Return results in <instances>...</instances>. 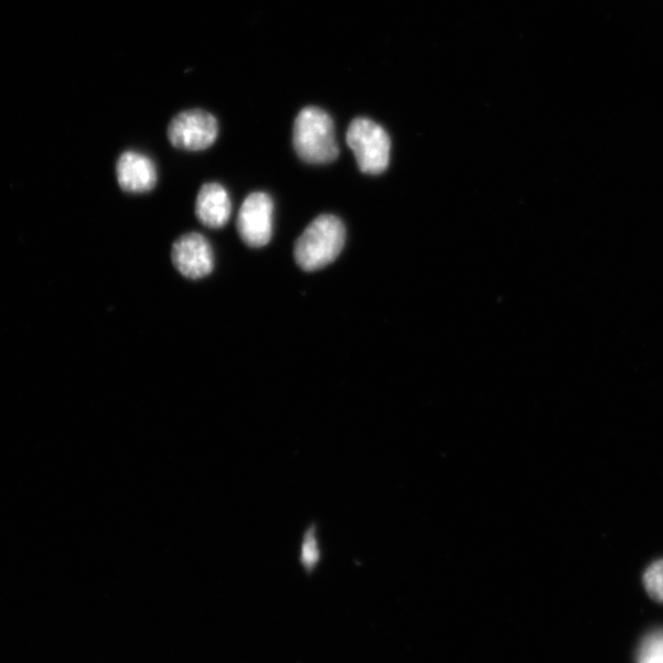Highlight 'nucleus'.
Returning a JSON list of instances; mask_svg holds the SVG:
<instances>
[{
  "instance_id": "nucleus-1",
  "label": "nucleus",
  "mask_w": 663,
  "mask_h": 663,
  "mask_svg": "<svg viewBox=\"0 0 663 663\" xmlns=\"http://www.w3.org/2000/svg\"><path fill=\"white\" fill-rule=\"evenodd\" d=\"M346 228L337 217L316 218L294 249L295 261L302 270L315 272L334 262L345 248Z\"/></svg>"
},
{
  "instance_id": "nucleus-2",
  "label": "nucleus",
  "mask_w": 663,
  "mask_h": 663,
  "mask_svg": "<svg viewBox=\"0 0 663 663\" xmlns=\"http://www.w3.org/2000/svg\"><path fill=\"white\" fill-rule=\"evenodd\" d=\"M293 143L296 154L307 164H328L338 156L334 122L317 107H306L297 115Z\"/></svg>"
},
{
  "instance_id": "nucleus-3",
  "label": "nucleus",
  "mask_w": 663,
  "mask_h": 663,
  "mask_svg": "<svg viewBox=\"0 0 663 663\" xmlns=\"http://www.w3.org/2000/svg\"><path fill=\"white\" fill-rule=\"evenodd\" d=\"M347 143L363 174L379 175L388 169L390 137L378 123L368 119L352 121L348 128Z\"/></svg>"
},
{
  "instance_id": "nucleus-4",
  "label": "nucleus",
  "mask_w": 663,
  "mask_h": 663,
  "mask_svg": "<svg viewBox=\"0 0 663 663\" xmlns=\"http://www.w3.org/2000/svg\"><path fill=\"white\" fill-rule=\"evenodd\" d=\"M219 124L216 117L203 110L181 112L171 121L167 137L171 144L182 151H206L216 143Z\"/></svg>"
},
{
  "instance_id": "nucleus-5",
  "label": "nucleus",
  "mask_w": 663,
  "mask_h": 663,
  "mask_svg": "<svg viewBox=\"0 0 663 663\" xmlns=\"http://www.w3.org/2000/svg\"><path fill=\"white\" fill-rule=\"evenodd\" d=\"M274 203L264 192H253L246 197L239 211L237 228L241 240L249 248L260 249L269 244L273 235Z\"/></svg>"
},
{
  "instance_id": "nucleus-6",
  "label": "nucleus",
  "mask_w": 663,
  "mask_h": 663,
  "mask_svg": "<svg viewBox=\"0 0 663 663\" xmlns=\"http://www.w3.org/2000/svg\"><path fill=\"white\" fill-rule=\"evenodd\" d=\"M171 260L176 270L189 280H200L214 269L211 244L197 232L186 233L174 243Z\"/></svg>"
},
{
  "instance_id": "nucleus-7",
  "label": "nucleus",
  "mask_w": 663,
  "mask_h": 663,
  "mask_svg": "<svg viewBox=\"0 0 663 663\" xmlns=\"http://www.w3.org/2000/svg\"><path fill=\"white\" fill-rule=\"evenodd\" d=\"M117 181L128 194H146L157 181L155 164L152 159L137 152L123 153L116 165Z\"/></svg>"
},
{
  "instance_id": "nucleus-8",
  "label": "nucleus",
  "mask_w": 663,
  "mask_h": 663,
  "mask_svg": "<svg viewBox=\"0 0 663 663\" xmlns=\"http://www.w3.org/2000/svg\"><path fill=\"white\" fill-rule=\"evenodd\" d=\"M231 210V200L226 188L216 182L202 186L196 200V216L203 226L211 229L226 227Z\"/></svg>"
},
{
  "instance_id": "nucleus-9",
  "label": "nucleus",
  "mask_w": 663,
  "mask_h": 663,
  "mask_svg": "<svg viewBox=\"0 0 663 663\" xmlns=\"http://www.w3.org/2000/svg\"><path fill=\"white\" fill-rule=\"evenodd\" d=\"M298 559H301V564L307 574L314 573L320 559H323L316 523L309 525L304 533Z\"/></svg>"
},
{
  "instance_id": "nucleus-10",
  "label": "nucleus",
  "mask_w": 663,
  "mask_h": 663,
  "mask_svg": "<svg viewBox=\"0 0 663 663\" xmlns=\"http://www.w3.org/2000/svg\"><path fill=\"white\" fill-rule=\"evenodd\" d=\"M638 663H663V630L652 632L641 643Z\"/></svg>"
},
{
  "instance_id": "nucleus-11",
  "label": "nucleus",
  "mask_w": 663,
  "mask_h": 663,
  "mask_svg": "<svg viewBox=\"0 0 663 663\" xmlns=\"http://www.w3.org/2000/svg\"><path fill=\"white\" fill-rule=\"evenodd\" d=\"M643 583L648 595L663 605V559L652 563L644 573Z\"/></svg>"
}]
</instances>
